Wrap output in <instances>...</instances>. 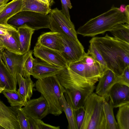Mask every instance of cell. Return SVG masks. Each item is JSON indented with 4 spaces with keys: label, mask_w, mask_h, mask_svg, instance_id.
Instances as JSON below:
<instances>
[{
    "label": "cell",
    "mask_w": 129,
    "mask_h": 129,
    "mask_svg": "<svg viewBox=\"0 0 129 129\" xmlns=\"http://www.w3.org/2000/svg\"><path fill=\"white\" fill-rule=\"evenodd\" d=\"M74 120L76 129H80L85 115V110L83 106L73 109Z\"/></svg>",
    "instance_id": "31"
},
{
    "label": "cell",
    "mask_w": 129,
    "mask_h": 129,
    "mask_svg": "<svg viewBox=\"0 0 129 129\" xmlns=\"http://www.w3.org/2000/svg\"><path fill=\"white\" fill-rule=\"evenodd\" d=\"M36 90L47 101L49 113L58 116L63 112L61 100L66 91L56 75L42 79H38L35 83Z\"/></svg>",
    "instance_id": "3"
},
{
    "label": "cell",
    "mask_w": 129,
    "mask_h": 129,
    "mask_svg": "<svg viewBox=\"0 0 129 129\" xmlns=\"http://www.w3.org/2000/svg\"><path fill=\"white\" fill-rule=\"evenodd\" d=\"M35 45L47 48L60 53L63 48L60 34L52 31L41 34L38 38Z\"/></svg>",
    "instance_id": "17"
},
{
    "label": "cell",
    "mask_w": 129,
    "mask_h": 129,
    "mask_svg": "<svg viewBox=\"0 0 129 129\" xmlns=\"http://www.w3.org/2000/svg\"><path fill=\"white\" fill-rule=\"evenodd\" d=\"M22 108L17 109V116L20 129H29L28 116L23 111Z\"/></svg>",
    "instance_id": "32"
},
{
    "label": "cell",
    "mask_w": 129,
    "mask_h": 129,
    "mask_svg": "<svg viewBox=\"0 0 129 129\" xmlns=\"http://www.w3.org/2000/svg\"><path fill=\"white\" fill-rule=\"evenodd\" d=\"M21 54L23 55L30 50L31 37L35 30L26 24L17 28Z\"/></svg>",
    "instance_id": "19"
},
{
    "label": "cell",
    "mask_w": 129,
    "mask_h": 129,
    "mask_svg": "<svg viewBox=\"0 0 129 129\" xmlns=\"http://www.w3.org/2000/svg\"><path fill=\"white\" fill-rule=\"evenodd\" d=\"M115 82V83H118L129 86V66L125 68L122 75L117 76Z\"/></svg>",
    "instance_id": "33"
},
{
    "label": "cell",
    "mask_w": 129,
    "mask_h": 129,
    "mask_svg": "<svg viewBox=\"0 0 129 129\" xmlns=\"http://www.w3.org/2000/svg\"><path fill=\"white\" fill-rule=\"evenodd\" d=\"M33 53V50H31L24 54L22 75L24 78L30 77L31 75L34 59Z\"/></svg>",
    "instance_id": "29"
},
{
    "label": "cell",
    "mask_w": 129,
    "mask_h": 129,
    "mask_svg": "<svg viewBox=\"0 0 129 129\" xmlns=\"http://www.w3.org/2000/svg\"><path fill=\"white\" fill-rule=\"evenodd\" d=\"M38 58H34L31 74L38 79H42L56 75L63 69L43 61Z\"/></svg>",
    "instance_id": "15"
},
{
    "label": "cell",
    "mask_w": 129,
    "mask_h": 129,
    "mask_svg": "<svg viewBox=\"0 0 129 129\" xmlns=\"http://www.w3.org/2000/svg\"><path fill=\"white\" fill-rule=\"evenodd\" d=\"M117 76L112 71H106L99 79L98 83L95 88V93L106 100H108V92L115 83Z\"/></svg>",
    "instance_id": "18"
},
{
    "label": "cell",
    "mask_w": 129,
    "mask_h": 129,
    "mask_svg": "<svg viewBox=\"0 0 129 129\" xmlns=\"http://www.w3.org/2000/svg\"><path fill=\"white\" fill-rule=\"evenodd\" d=\"M9 0H0V4H7Z\"/></svg>",
    "instance_id": "40"
},
{
    "label": "cell",
    "mask_w": 129,
    "mask_h": 129,
    "mask_svg": "<svg viewBox=\"0 0 129 129\" xmlns=\"http://www.w3.org/2000/svg\"><path fill=\"white\" fill-rule=\"evenodd\" d=\"M23 111L30 117L41 120L49 114L48 104L41 95L39 98L30 100L25 103Z\"/></svg>",
    "instance_id": "12"
},
{
    "label": "cell",
    "mask_w": 129,
    "mask_h": 129,
    "mask_svg": "<svg viewBox=\"0 0 129 129\" xmlns=\"http://www.w3.org/2000/svg\"><path fill=\"white\" fill-rule=\"evenodd\" d=\"M49 28L51 31L75 40H78L74 25L61 12L56 8L49 13Z\"/></svg>",
    "instance_id": "8"
},
{
    "label": "cell",
    "mask_w": 129,
    "mask_h": 129,
    "mask_svg": "<svg viewBox=\"0 0 129 129\" xmlns=\"http://www.w3.org/2000/svg\"><path fill=\"white\" fill-rule=\"evenodd\" d=\"M62 9L61 10L62 13L69 19H70L68 8L71 9L72 6L70 0H61Z\"/></svg>",
    "instance_id": "34"
},
{
    "label": "cell",
    "mask_w": 129,
    "mask_h": 129,
    "mask_svg": "<svg viewBox=\"0 0 129 129\" xmlns=\"http://www.w3.org/2000/svg\"><path fill=\"white\" fill-rule=\"evenodd\" d=\"M18 107L7 106L0 99V125L5 129H20L17 116Z\"/></svg>",
    "instance_id": "13"
},
{
    "label": "cell",
    "mask_w": 129,
    "mask_h": 129,
    "mask_svg": "<svg viewBox=\"0 0 129 129\" xmlns=\"http://www.w3.org/2000/svg\"><path fill=\"white\" fill-rule=\"evenodd\" d=\"M51 10L48 4L42 3L38 0L22 1L21 11H30L47 15L50 13Z\"/></svg>",
    "instance_id": "22"
},
{
    "label": "cell",
    "mask_w": 129,
    "mask_h": 129,
    "mask_svg": "<svg viewBox=\"0 0 129 129\" xmlns=\"http://www.w3.org/2000/svg\"><path fill=\"white\" fill-rule=\"evenodd\" d=\"M16 80L19 86L17 91L26 103L30 99L33 95L35 83H34L30 77L24 78L20 74H17Z\"/></svg>",
    "instance_id": "20"
},
{
    "label": "cell",
    "mask_w": 129,
    "mask_h": 129,
    "mask_svg": "<svg viewBox=\"0 0 129 129\" xmlns=\"http://www.w3.org/2000/svg\"><path fill=\"white\" fill-rule=\"evenodd\" d=\"M49 6L51 7L54 3L53 0H48Z\"/></svg>",
    "instance_id": "39"
},
{
    "label": "cell",
    "mask_w": 129,
    "mask_h": 129,
    "mask_svg": "<svg viewBox=\"0 0 129 129\" xmlns=\"http://www.w3.org/2000/svg\"><path fill=\"white\" fill-rule=\"evenodd\" d=\"M5 89V88L2 85L0 82V94Z\"/></svg>",
    "instance_id": "38"
},
{
    "label": "cell",
    "mask_w": 129,
    "mask_h": 129,
    "mask_svg": "<svg viewBox=\"0 0 129 129\" xmlns=\"http://www.w3.org/2000/svg\"><path fill=\"white\" fill-rule=\"evenodd\" d=\"M0 82L5 90H16V79L9 71L3 60L0 61Z\"/></svg>",
    "instance_id": "21"
},
{
    "label": "cell",
    "mask_w": 129,
    "mask_h": 129,
    "mask_svg": "<svg viewBox=\"0 0 129 129\" xmlns=\"http://www.w3.org/2000/svg\"><path fill=\"white\" fill-rule=\"evenodd\" d=\"M29 117L28 122L29 129H41L40 121Z\"/></svg>",
    "instance_id": "35"
},
{
    "label": "cell",
    "mask_w": 129,
    "mask_h": 129,
    "mask_svg": "<svg viewBox=\"0 0 129 129\" xmlns=\"http://www.w3.org/2000/svg\"><path fill=\"white\" fill-rule=\"evenodd\" d=\"M3 51L0 50V61L2 60V51Z\"/></svg>",
    "instance_id": "42"
},
{
    "label": "cell",
    "mask_w": 129,
    "mask_h": 129,
    "mask_svg": "<svg viewBox=\"0 0 129 129\" xmlns=\"http://www.w3.org/2000/svg\"><path fill=\"white\" fill-rule=\"evenodd\" d=\"M60 36L63 48L60 53L68 64L79 60L85 55L84 48L78 40L61 34Z\"/></svg>",
    "instance_id": "9"
},
{
    "label": "cell",
    "mask_w": 129,
    "mask_h": 129,
    "mask_svg": "<svg viewBox=\"0 0 129 129\" xmlns=\"http://www.w3.org/2000/svg\"><path fill=\"white\" fill-rule=\"evenodd\" d=\"M108 101L104 98L103 104L106 121V129H119L114 115L113 106L110 100L109 101Z\"/></svg>",
    "instance_id": "24"
},
{
    "label": "cell",
    "mask_w": 129,
    "mask_h": 129,
    "mask_svg": "<svg viewBox=\"0 0 129 129\" xmlns=\"http://www.w3.org/2000/svg\"><path fill=\"white\" fill-rule=\"evenodd\" d=\"M38 0L42 3H44L45 4H48L49 5L48 0Z\"/></svg>",
    "instance_id": "41"
},
{
    "label": "cell",
    "mask_w": 129,
    "mask_h": 129,
    "mask_svg": "<svg viewBox=\"0 0 129 129\" xmlns=\"http://www.w3.org/2000/svg\"><path fill=\"white\" fill-rule=\"evenodd\" d=\"M0 43L4 49L21 54L17 29L8 23L0 24Z\"/></svg>",
    "instance_id": "10"
},
{
    "label": "cell",
    "mask_w": 129,
    "mask_h": 129,
    "mask_svg": "<svg viewBox=\"0 0 129 129\" xmlns=\"http://www.w3.org/2000/svg\"><path fill=\"white\" fill-rule=\"evenodd\" d=\"M5 128L0 125V129H4Z\"/></svg>",
    "instance_id": "44"
},
{
    "label": "cell",
    "mask_w": 129,
    "mask_h": 129,
    "mask_svg": "<svg viewBox=\"0 0 129 129\" xmlns=\"http://www.w3.org/2000/svg\"><path fill=\"white\" fill-rule=\"evenodd\" d=\"M104 99L93 92L87 98L83 106L85 115L80 129H106Z\"/></svg>",
    "instance_id": "4"
},
{
    "label": "cell",
    "mask_w": 129,
    "mask_h": 129,
    "mask_svg": "<svg viewBox=\"0 0 129 129\" xmlns=\"http://www.w3.org/2000/svg\"><path fill=\"white\" fill-rule=\"evenodd\" d=\"M4 49L2 45L0 43V50L3 51Z\"/></svg>",
    "instance_id": "43"
},
{
    "label": "cell",
    "mask_w": 129,
    "mask_h": 129,
    "mask_svg": "<svg viewBox=\"0 0 129 129\" xmlns=\"http://www.w3.org/2000/svg\"><path fill=\"white\" fill-rule=\"evenodd\" d=\"M65 89L78 90L91 94L95 89L99 80L85 78L76 73L68 66L62 69L56 75Z\"/></svg>",
    "instance_id": "5"
},
{
    "label": "cell",
    "mask_w": 129,
    "mask_h": 129,
    "mask_svg": "<svg viewBox=\"0 0 129 129\" xmlns=\"http://www.w3.org/2000/svg\"><path fill=\"white\" fill-rule=\"evenodd\" d=\"M22 0H12L7 4L0 13V24L7 23L9 20L21 11Z\"/></svg>",
    "instance_id": "23"
},
{
    "label": "cell",
    "mask_w": 129,
    "mask_h": 129,
    "mask_svg": "<svg viewBox=\"0 0 129 129\" xmlns=\"http://www.w3.org/2000/svg\"><path fill=\"white\" fill-rule=\"evenodd\" d=\"M124 23L129 24V15L126 13L125 8L113 5L107 11L89 20L76 32L83 37H94L110 31L117 25Z\"/></svg>",
    "instance_id": "2"
},
{
    "label": "cell",
    "mask_w": 129,
    "mask_h": 129,
    "mask_svg": "<svg viewBox=\"0 0 129 129\" xmlns=\"http://www.w3.org/2000/svg\"><path fill=\"white\" fill-rule=\"evenodd\" d=\"M7 23L16 28L26 24L35 30L49 28V15L30 11H21L10 18Z\"/></svg>",
    "instance_id": "6"
},
{
    "label": "cell",
    "mask_w": 129,
    "mask_h": 129,
    "mask_svg": "<svg viewBox=\"0 0 129 129\" xmlns=\"http://www.w3.org/2000/svg\"><path fill=\"white\" fill-rule=\"evenodd\" d=\"M2 93L7 99L11 106L21 108L24 105L25 102L17 90H4Z\"/></svg>",
    "instance_id": "28"
},
{
    "label": "cell",
    "mask_w": 129,
    "mask_h": 129,
    "mask_svg": "<svg viewBox=\"0 0 129 129\" xmlns=\"http://www.w3.org/2000/svg\"><path fill=\"white\" fill-rule=\"evenodd\" d=\"M63 95L61 100V106L63 110L66 115L67 119L69 129H76L75 123L73 108L70 100L66 92Z\"/></svg>",
    "instance_id": "25"
},
{
    "label": "cell",
    "mask_w": 129,
    "mask_h": 129,
    "mask_svg": "<svg viewBox=\"0 0 129 129\" xmlns=\"http://www.w3.org/2000/svg\"><path fill=\"white\" fill-rule=\"evenodd\" d=\"M41 129H59V126H55L44 123L41 120L40 121Z\"/></svg>",
    "instance_id": "36"
},
{
    "label": "cell",
    "mask_w": 129,
    "mask_h": 129,
    "mask_svg": "<svg viewBox=\"0 0 129 129\" xmlns=\"http://www.w3.org/2000/svg\"><path fill=\"white\" fill-rule=\"evenodd\" d=\"M7 4L3 3L0 4V13L5 7Z\"/></svg>",
    "instance_id": "37"
},
{
    "label": "cell",
    "mask_w": 129,
    "mask_h": 129,
    "mask_svg": "<svg viewBox=\"0 0 129 129\" xmlns=\"http://www.w3.org/2000/svg\"><path fill=\"white\" fill-rule=\"evenodd\" d=\"M89 43L90 45L87 52L94 60L99 64L103 70L105 72L109 69L105 61L93 44L91 42H89Z\"/></svg>",
    "instance_id": "30"
},
{
    "label": "cell",
    "mask_w": 129,
    "mask_h": 129,
    "mask_svg": "<svg viewBox=\"0 0 129 129\" xmlns=\"http://www.w3.org/2000/svg\"><path fill=\"white\" fill-rule=\"evenodd\" d=\"M110 32L115 38L129 43V24L125 23L118 24Z\"/></svg>",
    "instance_id": "27"
},
{
    "label": "cell",
    "mask_w": 129,
    "mask_h": 129,
    "mask_svg": "<svg viewBox=\"0 0 129 129\" xmlns=\"http://www.w3.org/2000/svg\"><path fill=\"white\" fill-rule=\"evenodd\" d=\"M101 54L108 69L117 76L129 66V43L106 34L103 37H93L89 41Z\"/></svg>",
    "instance_id": "1"
},
{
    "label": "cell",
    "mask_w": 129,
    "mask_h": 129,
    "mask_svg": "<svg viewBox=\"0 0 129 129\" xmlns=\"http://www.w3.org/2000/svg\"><path fill=\"white\" fill-rule=\"evenodd\" d=\"M114 108L118 107L129 102V86L115 83L109 91L108 94Z\"/></svg>",
    "instance_id": "16"
},
{
    "label": "cell",
    "mask_w": 129,
    "mask_h": 129,
    "mask_svg": "<svg viewBox=\"0 0 129 129\" xmlns=\"http://www.w3.org/2000/svg\"><path fill=\"white\" fill-rule=\"evenodd\" d=\"M34 56L42 61L63 69L68 64L59 52L40 46L35 45L33 50Z\"/></svg>",
    "instance_id": "11"
},
{
    "label": "cell",
    "mask_w": 129,
    "mask_h": 129,
    "mask_svg": "<svg viewBox=\"0 0 129 129\" xmlns=\"http://www.w3.org/2000/svg\"><path fill=\"white\" fill-rule=\"evenodd\" d=\"M118 108L116 118L119 129H129V102Z\"/></svg>",
    "instance_id": "26"
},
{
    "label": "cell",
    "mask_w": 129,
    "mask_h": 129,
    "mask_svg": "<svg viewBox=\"0 0 129 129\" xmlns=\"http://www.w3.org/2000/svg\"><path fill=\"white\" fill-rule=\"evenodd\" d=\"M24 56V54H17L5 49L2 51L3 61L16 79L18 74L22 75Z\"/></svg>",
    "instance_id": "14"
},
{
    "label": "cell",
    "mask_w": 129,
    "mask_h": 129,
    "mask_svg": "<svg viewBox=\"0 0 129 129\" xmlns=\"http://www.w3.org/2000/svg\"><path fill=\"white\" fill-rule=\"evenodd\" d=\"M68 66L76 73L87 79L99 80L105 72L87 52L81 59L69 63Z\"/></svg>",
    "instance_id": "7"
}]
</instances>
